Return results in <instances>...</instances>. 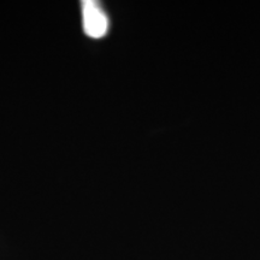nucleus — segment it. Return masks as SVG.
Listing matches in <instances>:
<instances>
[{
	"label": "nucleus",
	"instance_id": "1",
	"mask_svg": "<svg viewBox=\"0 0 260 260\" xmlns=\"http://www.w3.org/2000/svg\"><path fill=\"white\" fill-rule=\"evenodd\" d=\"M81 4H82L84 32L93 39L103 38L107 32L109 21H107L105 12L99 6V3L87 0Z\"/></svg>",
	"mask_w": 260,
	"mask_h": 260
}]
</instances>
